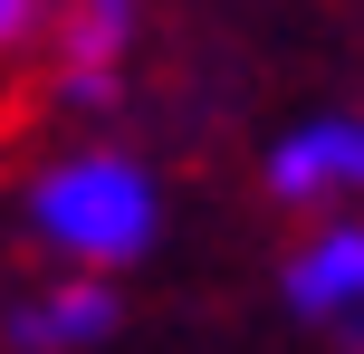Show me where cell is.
Wrapping results in <instances>:
<instances>
[{
	"mask_svg": "<svg viewBox=\"0 0 364 354\" xmlns=\"http://www.w3.org/2000/svg\"><path fill=\"white\" fill-rule=\"evenodd\" d=\"M269 192L288 211L364 201V115H307L269 144Z\"/></svg>",
	"mask_w": 364,
	"mask_h": 354,
	"instance_id": "2",
	"label": "cell"
},
{
	"mask_svg": "<svg viewBox=\"0 0 364 354\" xmlns=\"http://www.w3.org/2000/svg\"><path fill=\"white\" fill-rule=\"evenodd\" d=\"M38 38H48L68 96H106V77L125 67V38H134V0H58Z\"/></svg>",
	"mask_w": 364,
	"mask_h": 354,
	"instance_id": "5",
	"label": "cell"
},
{
	"mask_svg": "<svg viewBox=\"0 0 364 354\" xmlns=\"http://www.w3.org/2000/svg\"><path fill=\"white\" fill-rule=\"evenodd\" d=\"M48 10H58V0H0V57L38 48V29H48Z\"/></svg>",
	"mask_w": 364,
	"mask_h": 354,
	"instance_id": "6",
	"label": "cell"
},
{
	"mask_svg": "<svg viewBox=\"0 0 364 354\" xmlns=\"http://www.w3.org/2000/svg\"><path fill=\"white\" fill-rule=\"evenodd\" d=\"M96 336H115L106 268H68L58 287L19 297V316H10V354H77V345H96Z\"/></svg>",
	"mask_w": 364,
	"mask_h": 354,
	"instance_id": "4",
	"label": "cell"
},
{
	"mask_svg": "<svg viewBox=\"0 0 364 354\" xmlns=\"http://www.w3.org/2000/svg\"><path fill=\"white\" fill-rule=\"evenodd\" d=\"M29 221H38V240L68 268H125V259H144L154 230H164V192H154V172L125 163V153H68V163L38 172Z\"/></svg>",
	"mask_w": 364,
	"mask_h": 354,
	"instance_id": "1",
	"label": "cell"
},
{
	"mask_svg": "<svg viewBox=\"0 0 364 354\" xmlns=\"http://www.w3.org/2000/svg\"><path fill=\"white\" fill-rule=\"evenodd\" d=\"M288 306L316 326H364V221H326L288 249Z\"/></svg>",
	"mask_w": 364,
	"mask_h": 354,
	"instance_id": "3",
	"label": "cell"
}]
</instances>
